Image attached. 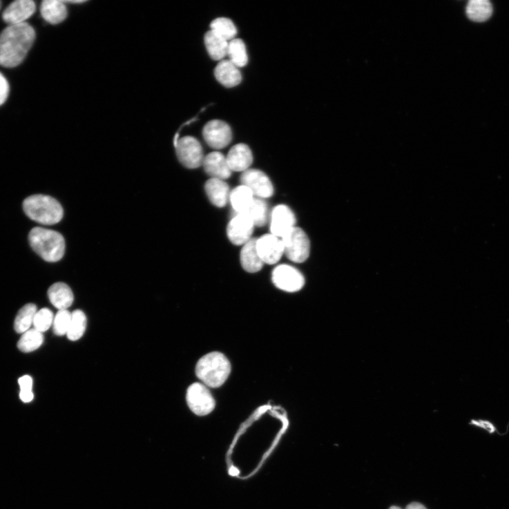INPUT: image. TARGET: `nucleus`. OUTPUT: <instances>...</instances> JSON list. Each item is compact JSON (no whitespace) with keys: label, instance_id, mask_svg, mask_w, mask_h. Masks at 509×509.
Segmentation results:
<instances>
[{"label":"nucleus","instance_id":"nucleus-15","mask_svg":"<svg viewBox=\"0 0 509 509\" xmlns=\"http://www.w3.org/2000/svg\"><path fill=\"white\" fill-rule=\"evenodd\" d=\"M205 172L212 178L222 180L231 177L232 171L229 167L227 157L219 152L207 155L202 163Z\"/></svg>","mask_w":509,"mask_h":509},{"label":"nucleus","instance_id":"nucleus-20","mask_svg":"<svg viewBox=\"0 0 509 509\" xmlns=\"http://www.w3.org/2000/svg\"><path fill=\"white\" fill-rule=\"evenodd\" d=\"M41 12L44 19L52 24L63 22L68 16V9L61 0H45L41 4Z\"/></svg>","mask_w":509,"mask_h":509},{"label":"nucleus","instance_id":"nucleus-19","mask_svg":"<svg viewBox=\"0 0 509 509\" xmlns=\"http://www.w3.org/2000/svg\"><path fill=\"white\" fill-rule=\"evenodd\" d=\"M205 191L209 200L218 207H224L229 199V188L222 180L211 178L205 184Z\"/></svg>","mask_w":509,"mask_h":509},{"label":"nucleus","instance_id":"nucleus-29","mask_svg":"<svg viewBox=\"0 0 509 509\" xmlns=\"http://www.w3.org/2000/svg\"><path fill=\"white\" fill-rule=\"evenodd\" d=\"M211 31L226 40L232 41L237 35V29L233 22L224 17L215 19L211 25Z\"/></svg>","mask_w":509,"mask_h":509},{"label":"nucleus","instance_id":"nucleus-11","mask_svg":"<svg viewBox=\"0 0 509 509\" xmlns=\"http://www.w3.org/2000/svg\"><path fill=\"white\" fill-rule=\"evenodd\" d=\"M202 135L207 144L216 149L227 146L232 140L230 126L220 119L208 122L203 128Z\"/></svg>","mask_w":509,"mask_h":509},{"label":"nucleus","instance_id":"nucleus-30","mask_svg":"<svg viewBox=\"0 0 509 509\" xmlns=\"http://www.w3.org/2000/svg\"><path fill=\"white\" fill-rule=\"evenodd\" d=\"M252 220L255 226L264 227L267 221L268 207L267 202L260 198H255L251 206L245 213Z\"/></svg>","mask_w":509,"mask_h":509},{"label":"nucleus","instance_id":"nucleus-21","mask_svg":"<svg viewBox=\"0 0 509 509\" xmlns=\"http://www.w3.org/2000/svg\"><path fill=\"white\" fill-rule=\"evenodd\" d=\"M257 238H253L244 245L241 252V263L248 273H254L260 271L263 262L256 249Z\"/></svg>","mask_w":509,"mask_h":509},{"label":"nucleus","instance_id":"nucleus-39","mask_svg":"<svg viewBox=\"0 0 509 509\" xmlns=\"http://www.w3.org/2000/svg\"><path fill=\"white\" fill-rule=\"evenodd\" d=\"M389 509H402V508H400V507H398V506H392V507H391V508H389Z\"/></svg>","mask_w":509,"mask_h":509},{"label":"nucleus","instance_id":"nucleus-1","mask_svg":"<svg viewBox=\"0 0 509 509\" xmlns=\"http://www.w3.org/2000/svg\"><path fill=\"white\" fill-rule=\"evenodd\" d=\"M35 38V29L28 23L9 25L0 35V66L15 68L21 64Z\"/></svg>","mask_w":509,"mask_h":509},{"label":"nucleus","instance_id":"nucleus-8","mask_svg":"<svg viewBox=\"0 0 509 509\" xmlns=\"http://www.w3.org/2000/svg\"><path fill=\"white\" fill-rule=\"evenodd\" d=\"M274 285L287 292L301 290L305 284L303 275L295 267L288 265H280L274 269L272 275Z\"/></svg>","mask_w":509,"mask_h":509},{"label":"nucleus","instance_id":"nucleus-22","mask_svg":"<svg viewBox=\"0 0 509 509\" xmlns=\"http://www.w3.org/2000/svg\"><path fill=\"white\" fill-rule=\"evenodd\" d=\"M254 199L251 190L243 185L234 189L229 195L231 206L237 214H245Z\"/></svg>","mask_w":509,"mask_h":509},{"label":"nucleus","instance_id":"nucleus-32","mask_svg":"<svg viewBox=\"0 0 509 509\" xmlns=\"http://www.w3.org/2000/svg\"><path fill=\"white\" fill-rule=\"evenodd\" d=\"M53 320L52 312L48 309H42L37 312L33 325L37 331L43 334L49 330L52 325Z\"/></svg>","mask_w":509,"mask_h":509},{"label":"nucleus","instance_id":"nucleus-27","mask_svg":"<svg viewBox=\"0 0 509 509\" xmlns=\"http://www.w3.org/2000/svg\"><path fill=\"white\" fill-rule=\"evenodd\" d=\"M44 337L42 333L36 329H30L22 334L17 346L23 352H31L39 349L43 344Z\"/></svg>","mask_w":509,"mask_h":509},{"label":"nucleus","instance_id":"nucleus-14","mask_svg":"<svg viewBox=\"0 0 509 509\" xmlns=\"http://www.w3.org/2000/svg\"><path fill=\"white\" fill-rule=\"evenodd\" d=\"M36 5L32 0H17L4 12V21L10 25L26 23L36 12Z\"/></svg>","mask_w":509,"mask_h":509},{"label":"nucleus","instance_id":"nucleus-5","mask_svg":"<svg viewBox=\"0 0 509 509\" xmlns=\"http://www.w3.org/2000/svg\"><path fill=\"white\" fill-rule=\"evenodd\" d=\"M284 253L296 263L305 262L310 254V241L307 233L300 228L294 227L281 239Z\"/></svg>","mask_w":509,"mask_h":509},{"label":"nucleus","instance_id":"nucleus-18","mask_svg":"<svg viewBox=\"0 0 509 509\" xmlns=\"http://www.w3.org/2000/svg\"><path fill=\"white\" fill-rule=\"evenodd\" d=\"M215 75L218 81L227 88L236 86L242 80L240 70L229 59H223L218 64Z\"/></svg>","mask_w":509,"mask_h":509},{"label":"nucleus","instance_id":"nucleus-34","mask_svg":"<svg viewBox=\"0 0 509 509\" xmlns=\"http://www.w3.org/2000/svg\"><path fill=\"white\" fill-rule=\"evenodd\" d=\"M470 425L481 428L488 432L490 434H494L498 433V430L495 425L491 421L488 420H483V419H477V420H472Z\"/></svg>","mask_w":509,"mask_h":509},{"label":"nucleus","instance_id":"nucleus-36","mask_svg":"<svg viewBox=\"0 0 509 509\" xmlns=\"http://www.w3.org/2000/svg\"><path fill=\"white\" fill-rule=\"evenodd\" d=\"M406 509H427V508L421 503L413 502L410 503Z\"/></svg>","mask_w":509,"mask_h":509},{"label":"nucleus","instance_id":"nucleus-24","mask_svg":"<svg viewBox=\"0 0 509 509\" xmlns=\"http://www.w3.org/2000/svg\"><path fill=\"white\" fill-rule=\"evenodd\" d=\"M492 12V6L488 0H471L466 8L468 17L476 22L488 20Z\"/></svg>","mask_w":509,"mask_h":509},{"label":"nucleus","instance_id":"nucleus-17","mask_svg":"<svg viewBox=\"0 0 509 509\" xmlns=\"http://www.w3.org/2000/svg\"><path fill=\"white\" fill-rule=\"evenodd\" d=\"M50 303L59 311L68 310L74 302V294L70 287L64 282L52 285L48 291Z\"/></svg>","mask_w":509,"mask_h":509},{"label":"nucleus","instance_id":"nucleus-7","mask_svg":"<svg viewBox=\"0 0 509 509\" xmlns=\"http://www.w3.org/2000/svg\"><path fill=\"white\" fill-rule=\"evenodd\" d=\"M186 400L191 411L198 416L211 413L215 407V401L204 384L195 383L188 389Z\"/></svg>","mask_w":509,"mask_h":509},{"label":"nucleus","instance_id":"nucleus-13","mask_svg":"<svg viewBox=\"0 0 509 509\" xmlns=\"http://www.w3.org/2000/svg\"><path fill=\"white\" fill-rule=\"evenodd\" d=\"M295 215L289 207L280 204L273 209L271 221V234L282 238L295 227Z\"/></svg>","mask_w":509,"mask_h":509},{"label":"nucleus","instance_id":"nucleus-16","mask_svg":"<svg viewBox=\"0 0 509 509\" xmlns=\"http://www.w3.org/2000/svg\"><path fill=\"white\" fill-rule=\"evenodd\" d=\"M227 160L232 171L244 172L252 164L253 157L249 146L238 144L230 149Z\"/></svg>","mask_w":509,"mask_h":509},{"label":"nucleus","instance_id":"nucleus-3","mask_svg":"<svg viewBox=\"0 0 509 509\" xmlns=\"http://www.w3.org/2000/svg\"><path fill=\"white\" fill-rule=\"evenodd\" d=\"M26 215L33 221L44 225H53L64 218V209L55 198L35 195L27 198L23 204Z\"/></svg>","mask_w":509,"mask_h":509},{"label":"nucleus","instance_id":"nucleus-6","mask_svg":"<svg viewBox=\"0 0 509 509\" xmlns=\"http://www.w3.org/2000/svg\"><path fill=\"white\" fill-rule=\"evenodd\" d=\"M176 155L180 162L191 169L199 168L204 159L203 149L195 137L186 136L175 143Z\"/></svg>","mask_w":509,"mask_h":509},{"label":"nucleus","instance_id":"nucleus-33","mask_svg":"<svg viewBox=\"0 0 509 509\" xmlns=\"http://www.w3.org/2000/svg\"><path fill=\"white\" fill-rule=\"evenodd\" d=\"M20 386V399L23 403L32 402L35 398L32 392L33 379L31 376L26 375L19 379Z\"/></svg>","mask_w":509,"mask_h":509},{"label":"nucleus","instance_id":"nucleus-10","mask_svg":"<svg viewBox=\"0 0 509 509\" xmlns=\"http://www.w3.org/2000/svg\"><path fill=\"white\" fill-rule=\"evenodd\" d=\"M255 224L247 214H237L227 227V235L231 242L236 246L246 244L251 239Z\"/></svg>","mask_w":509,"mask_h":509},{"label":"nucleus","instance_id":"nucleus-2","mask_svg":"<svg viewBox=\"0 0 509 509\" xmlns=\"http://www.w3.org/2000/svg\"><path fill=\"white\" fill-rule=\"evenodd\" d=\"M28 238L34 251L44 260L55 262L64 258L66 242L57 231L36 227L30 231Z\"/></svg>","mask_w":509,"mask_h":509},{"label":"nucleus","instance_id":"nucleus-25","mask_svg":"<svg viewBox=\"0 0 509 509\" xmlns=\"http://www.w3.org/2000/svg\"><path fill=\"white\" fill-rule=\"evenodd\" d=\"M37 306L28 304L21 308L15 320V330L17 334H23L30 330L33 325L37 312Z\"/></svg>","mask_w":509,"mask_h":509},{"label":"nucleus","instance_id":"nucleus-37","mask_svg":"<svg viewBox=\"0 0 509 509\" xmlns=\"http://www.w3.org/2000/svg\"><path fill=\"white\" fill-rule=\"evenodd\" d=\"M229 473H230L231 474H232V475H236V474H238V470H236V468H231L230 469V470H229Z\"/></svg>","mask_w":509,"mask_h":509},{"label":"nucleus","instance_id":"nucleus-38","mask_svg":"<svg viewBox=\"0 0 509 509\" xmlns=\"http://www.w3.org/2000/svg\"><path fill=\"white\" fill-rule=\"evenodd\" d=\"M64 2H65L66 4V3L81 4V3H85V1H80V0H79V1H64Z\"/></svg>","mask_w":509,"mask_h":509},{"label":"nucleus","instance_id":"nucleus-40","mask_svg":"<svg viewBox=\"0 0 509 509\" xmlns=\"http://www.w3.org/2000/svg\"><path fill=\"white\" fill-rule=\"evenodd\" d=\"M0 7H1V3H0Z\"/></svg>","mask_w":509,"mask_h":509},{"label":"nucleus","instance_id":"nucleus-35","mask_svg":"<svg viewBox=\"0 0 509 509\" xmlns=\"http://www.w3.org/2000/svg\"><path fill=\"white\" fill-rule=\"evenodd\" d=\"M9 92V84L6 77L0 73V106H2L6 102Z\"/></svg>","mask_w":509,"mask_h":509},{"label":"nucleus","instance_id":"nucleus-26","mask_svg":"<svg viewBox=\"0 0 509 509\" xmlns=\"http://www.w3.org/2000/svg\"><path fill=\"white\" fill-rule=\"evenodd\" d=\"M227 55L229 61L239 68L248 64L249 57L244 42L240 39H234L229 43Z\"/></svg>","mask_w":509,"mask_h":509},{"label":"nucleus","instance_id":"nucleus-9","mask_svg":"<svg viewBox=\"0 0 509 509\" xmlns=\"http://www.w3.org/2000/svg\"><path fill=\"white\" fill-rule=\"evenodd\" d=\"M242 185L247 187L258 198H271L274 194V188L271 179L262 171L248 169L241 175Z\"/></svg>","mask_w":509,"mask_h":509},{"label":"nucleus","instance_id":"nucleus-12","mask_svg":"<svg viewBox=\"0 0 509 509\" xmlns=\"http://www.w3.org/2000/svg\"><path fill=\"white\" fill-rule=\"evenodd\" d=\"M256 249L263 263L268 265L276 264L284 254L282 240L273 234L257 238Z\"/></svg>","mask_w":509,"mask_h":509},{"label":"nucleus","instance_id":"nucleus-28","mask_svg":"<svg viewBox=\"0 0 509 509\" xmlns=\"http://www.w3.org/2000/svg\"><path fill=\"white\" fill-rule=\"evenodd\" d=\"M87 319L85 314L81 310L72 313L70 325L67 336L71 341H77L84 336L86 328Z\"/></svg>","mask_w":509,"mask_h":509},{"label":"nucleus","instance_id":"nucleus-23","mask_svg":"<svg viewBox=\"0 0 509 509\" xmlns=\"http://www.w3.org/2000/svg\"><path fill=\"white\" fill-rule=\"evenodd\" d=\"M204 44L208 54L214 61H222L227 55L229 43L213 31L204 36Z\"/></svg>","mask_w":509,"mask_h":509},{"label":"nucleus","instance_id":"nucleus-4","mask_svg":"<svg viewBox=\"0 0 509 509\" xmlns=\"http://www.w3.org/2000/svg\"><path fill=\"white\" fill-rule=\"evenodd\" d=\"M231 370L228 358L223 354L215 352L207 354L200 359L195 372L203 384L216 388L225 383Z\"/></svg>","mask_w":509,"mask_h":509},{"label":"nucleus","instance_id":"nucleus-31","mask_svg":"<svg viewBox=\"0 0 509 509\" xmlns=\"http://www.w3.org/2000/svg\"><path fill=\"white\" fill-rule=\"evenodd\" d=\"M71 318L72 313L68 310L58 311L54 317L52 323L53 332L56 336H63L67 335Z\"/></svg>","mask_w":509,"mask_h":509}]
</instances>
